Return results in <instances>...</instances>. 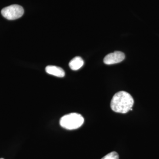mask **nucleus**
<instances>
[{"label": "nucleus", "instance_id": "obj_1", "mask_svg": "<svg viewBox=\"0 0 159 159\" xmlns=\"http://www.w3.org/2000/svg\"><path fill=\"white\" fill-rule=\"evenodd\" d=\"M134 104L133 98L125 91H119L114 95L110 107L112 110L119 113L125 114L132 110Z\"/></svg>", "mask_w": 159, "mask_h": 159}, {"label": "nucleus", "instance_id": "obj_2", "mask_svg": "<svg viewBox=\"0 0 159 159\" xmlns=\"http://www.w3.org/2000/svg\"><path fill=\"white\" fill-rule=\"evenodd\" d=\"M84 120L80 114L70 113L62 117L60 121V125L67 130H74L83 125Z\"/></svg>", "mask_w": 159, "mask_h": 159}, {"label": "nucleus", "instance_id": "obj_3", "mask_svg": "<svg viewBox=\"0 0 159 159\" xmlns=\"http://www.w3.org/2000/svg\"><path fill=\"white\" fill-rule=\"evenodd\" d=\"M24 12L23 7L17 4L7 7L1 10L2 16L9 20H14L20 18L23 16Z\"/></svg>", "mask_w": 159, "mask_h": 159}, {"label": "nucleus", "instance_id": "obj_4", "mask_svg": "<svg viewBox=\"0 0 159 159\" xmlns=\"http://www.w3.org/2000/svg\"><path fill=\"white\" fill-rule=\"evenodd\" d=\"M125 58V55L121 51H115L107 55L104 58V63L107 65H111L123 61Z\"/></svg>", "mask_w": 159, "mask_h": 159}, {"label": "nucleus", "instance_id": "obj_5", "mask_svg": "<svg viewBox=\"0 0 159 159\" xmlns=\"http://www.w3.org/2000/svg\"><path fill=\"white\" fill-rule=\"evenodd\" d=\"M46 71L48 74L58 77H63L65 75V72L63 69L54 66H48L46 67Z\"/></svg>", "mask_w": 159, "mask_h": 159}, {"label": "nucleus", "instance_id": "obj_6", "mask_svg": "<svg viewBox=\"0 0 159 159\" xmlns=\"http://www.w3.org/2000/svg\"><path fill=\"white\" fill-rule=\"evenodd\" d=\"M84 65V61L80 57H74L69 63L70 68L74 71L79 70Z\"/></svg>", "mask_w": 159, "mask_h": 159}, {"label": "nucleus", "instance_id": "obj_7", "mask_svg": "<svg viewBox=\"0 0 159 159\" xmlns=\"http://www.w3.org/2000/svg\"><path fill=\"white\" fill-rule=\"evenodd\" d=\"M102 159H119V156L116 152H112L103 157Z\"/></svg>", "mask_w": 159, "mask_h": 159}, {"label": "nucleus", "instance_id": "obj_8", "mask_svg": "<svg viewBox=\"0 0 159 159\" xmlns=\"http://www.w3.org/2000/svg\"><path fill=\"white\" fill-rule=\"evenodd\" d=\"M2 159V158H1V159Z\"/></svg>", "mask_w": 159, "mask_h": 159}]
</instances>
